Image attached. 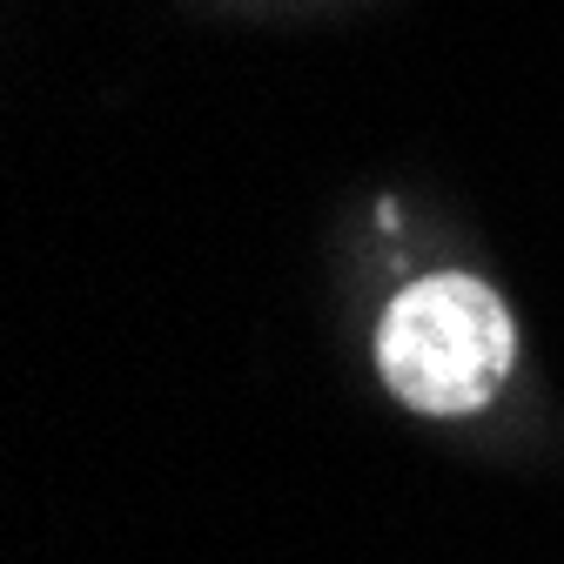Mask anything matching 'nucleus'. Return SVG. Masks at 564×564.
<instances>
[{
    "label": "nucleus",
    "mask_w": 564,
    "mask_h": 564,
    "mask_svg": "<svg viewBox=\"0 0 564 564\" xmlns=\"http://www.w3.org/2000/svg\"><path fill=\"white\" fill-rule=\"evenodd\" d=\"M518 323L484 275H416L383 310L377 370L416 416H470L511 383Z\"/></svg>",
    "instance_id": "f257e3e1"
}]
</instances>
